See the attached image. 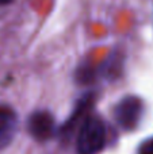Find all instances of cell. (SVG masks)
Returning a JSON list of instances; mask_svg holds the SVG:
<instances>
[{
  "label": "cell",
  "mask_w": 153,
  "mask_h": 154,
  "mask_svg": "<svg viewBox=\"0 0 153 154\" xmlns=\"http://www.w3.org/2000/svg\"><path fill=\"white\" fill-rule=\"evenodd\" d=\"M106 145V126L98 116H87L79 128L76 146L79 154H96Z\"/></svg>",
  "instance_id": "6da1fadb"
},
{
  "label": "cell",
  "mask_w": 153,
  "mask_h": 154,
  "mask_svg": "<svg viewBox=\"0 0 153 154\" xmlns=\"http://www.w3.org/2000/svg\"><path fill=\"white\" fill-rule=\"evenodd\" d=\"M144 104L137 96H125L114 107L115 123L125 131H132L140 125Z\"/></svg>",
  "instance_id": "7a4b0ae2"
},
{
  "label": "cell",
  "mask_w": 153,
  "mask_h": 154,
  "mask_svg": "<svg viewBox=\"0 0 153 154\" xmlns=\"http://www.w3.org/2000/svg\"><path fill=\"white\" fill-rule=\"evenodd\" d=\"M54 128H56V122L53 115L49 111H43V109L35 111L27 119L29 134L39 142L50 139L54 135Z\"/></svg>",
  "instance_id": "3957f363"
},
{
  "label": "cell",
  "mask_w": 153,
  "mask_h": 154,
  "mask_svg": "<svg viewBox=\"0 0 153 154\" xmlns=\"http://www.w3.org/2000/svg\"><path fill=\"white\" fill-rule=\"evenodd\" d=\"M92 101H94V97H92L91 95H86L81 100L77 101V106H76L75 111L72 112V115L69 116V119H68L67 123H64V127H62V134H70L73 130H75V127L79 125V122H80V119L83 116H86L87 114H88L89 108L92 107ZM88 116V115H87Z\"/></svg>",
  "instance_id": "277c9868"
},
{
  "label": "cell",
  "mask_w": 153,
  "mask_h": 154,
  "mask_svg": "<svg viewBox=\"0 0 153 154\" xmlns=\"http://www.w3.org/2000/svg\"><path fill=\"white\" fill-rule=\"evenodd\" d=\"M16 127L15 114L7 107H0V143L4 145L11 139Z\"/></svg>",
  "instance_id": "5b68a950"
},
{
  "label": "cell",
  "mask_w": 153,
  "mask_h": 154,
  "mask_svg": "<svg viewBox=\"0 0 153 154\" xmlns=\"http://www.w3.org/2000/svg\"><path fill=\"white\" fill-rule=\"evenodd\" d=\"M122 62L123 60L119 56L114 57L111 56L110 58H107V61L100 66V73L107 79H114V77H118L119 73L122 72Z\"/></svg>",
  "instance_id": "8992f818"
},
{
  "label": "cell",
  "mask_w": 153,
  "mask_h": 154,
  "mask_svg": "<svg viewBox=\"0 0 153 154\" xmlns=\"http://www.w3.org/2000/svg\"><path fill=\"white\" fill-rule=\"evenodd\" d=\"M138 154H153V138L148 139V141H145L141 145Z\"/></svg>",
  "instance_id": "52a82bcc"
},
{
  "label": "cell",
  "mask_w": 153,
  "mask_h": 154,
  "mask_svg": "<svg viewBox=\"0 0 153 154\" xmlns=\"http://www.w3.org/2000/svg\"><path fill=\"white\" fill-rule=\"evenodd\" d=\"M11 2H12V0H0V4H3V5H4V4H10Z\"/></svg>",
  "instance_id": "ba28073f"
}]
</instances>
